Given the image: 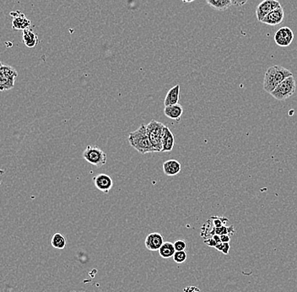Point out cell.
Listing matches in <instances>:
<instances>
[{
	"instance_id": "cell-21",
	"label": "cell",
	"mask_w": 297,
	"mask_h": 292,
	"mask_svg": "<svg viewBox=\"0 0 297 292\" xmlns=\"http://www.w3.org/2000/svg\"><path fill=\"white\" fill-rule=\"evenodd\" d=\"M16 80L5 78L2 75H0V91H5L10 90L15 86Z\"/></svg>"
},
{
	"instance_id": "cell-11",
	"label": "cell",
	"mask_w": 297,
	"mask_h": 292,
	"mask_svg": "<svg viewBox=\"0 0 297 292\" xmlns=\"http://www.w3.org/2000/svg\"><path fill=\"white\" fill-rule=\"evenodd\" d=\"M163 243H164L163 236H161V234L158 233V232L149 234L144 241L146 249L152 252L158 251L159 248L162 246Z\"/></svg>"
},
{
	"instance_id": "cell-29",
	"label": "cell",
	"mask_w": 297,
	"mask_h": 292,
	"mask_svg": "<svg viewBox=\"0 0 297 292\" xmlns=\"http://www.w3.org/2000/svg\"><path fill=\"white\" fill-rule=\"evenodd\" d=\"M181 1H182L183 3H192V2H194V1H195V0H181Z\"/></svg>"
},
{
	"instance_id": "cell-24",
	"label": "cell",
	"mask_w": 297,
	"mask_h": 292,
	"mask_svg": "<svg viewBox=\"0 0 297 292\" xmlns=\"http://www.w3.org/2000/svg\"><path fill=\"white\" fill-rule=\"evenodd\" d=\"M176 251H185L187 249V243L183 239H178L173 243Z\"/></svg>"
},
{
	"instance_id": "cell-15",
	"label": "cell",
	"mask_w": 297,
	"mask_h": 292,
	"mask_svg": "<svg viewBox=\"0 0 297 292\" xmlns=\"http://www.w3.org/2000/svg\"><path fill=\"white\" fill-rule=\"evenodd\" d=\"M22 40H23L25 47H29V48L36 47L39 42L38 35L29 28L22 31Z\"/></svg>"
},
{
	"instance_id": "cell-13",
	"label": "cell",
	"mask_w": 297,
	"mask_h": 292,
	"mask_svg": "<svg viewBox=\"0 0 297 292\" xmlns=\"http://www.w3.org/2000/svg\"><path fill=\"white\" fill-rule=\"evenodd\" d=\"M182 113H183V107L178 103L175 104V105L165 106V108H164V114L167 118L173 119V120H175L177 122H179L181 120Z\"/></svg>"
},
{
	"instance_id": "cell-12",
	"label": "cell",
	"mask_w": 297,
	"mask_h": 292,
	"mask_svg": "<svg viewBox=\"0 0 297 292\" xmlns=\"http://www.w3.org/2000/svg\"><path fill=\"white\" fill-rule=\"evenodd\" d=\"M175 145L174 135L167 126L164 127L162 134V152L172 151Z\"/></svg>"
},
{
	"instance_id": "cell-4",
	"label": "cell",
	"mask_w": 297,
	"mask_h": 292,
	"mask_svg": "<svg viewBox=\"0 0 297 292\" xmlns=\"http://www.w3.org/2000/svg\"><path fill=\"white\" fill-rule=\"evenodd\" d=\"M297 89V82L294 76H290L282 81L278 86L273 90L270 95L278 101H284L294 95Z\"/></svg>"
},
{
	"instance_id": "cell-14",
	"label": "cell",
	"mask_w": 297,
	"mask_h": 292,
	"mask_svg": "<svg viewBox=\"0 0 297 292\" xmlns=\"http://www.w3.org/2000/svg\"><path fill=\"white\" fill-rule=\"evenodd\" d=\"M163 171L166 176H176L181 171V166L177 160H168L163 163Z\"/></svg>"
},
{
	"instance_id": "cell-27",
	"label": "cell",
	"mask_w": 297,
	"mask_h": 292,
	"mask_svg": "<svg viewBox=\"0 0 297 292\" xmlns=\"http://www.w3.org/2000/svg\"><path fill=\"white\" fill-rule=\"evenodd\" d=\"M220 241L221 243H230L231 241V236H229L228 234L225 235H220Z\"/></svg>"
},
{
	"instance_id": "cell-19",
	"label": "cell",
	"mask_w": 297,
	"mask_h": 292,
	"mask_svg": "<svg viewBox=\"0 0 297 292\" xmlns=\"http://www.w3.org/2000/svg\"><path fill=\"white\" fill-rule=\"evenodd\" d=\"M66 238L61 233H57L53 235L51 240V244L53 246L54 249H65L66 247Z\"/></svg>"
},
{
	"instance_id": "cell-10",
	"label": "cell",
	"mask_w": 297,
	"mask_h": 292,
	"mask_svg": "<svg viewBox=\"0 0 297 292\" xmlns=\"http://www.w3.org/2000/svg\"><path fill=\"white\" fill-rule=\"evenodd\" d=\"M284 18H285V12L281 6L268 14L261 22L266 25L275 26L280 24L284 21Z\"/></svg>"
},
{
	"instance_id": "cell-2",
	"label": "cell",
	"mask_w": 297,
	"mask_h": 292,
	"mask_svg": "<svg viewBox=\"0 0 297 292\" xmlns=\"http://www.w3.org/2000/svg\"><path fill=\"white\" fill-rule=\"evenodd\" d=\"M291 73L287 68L282 66L275 65L267 69L264 79H263V89L268 92L271 93L282 81L290 76H292Z\"/></svg>"
},
{
	"instance_id": "cell-23",
	"label": "cell",
	"mask_w": 297,
	"mask_h": 292,
	"mask_svg": "<svg viewBox=\"0 0 297 292\" xmlns=\"http://www.w3.org/2000/svg\"><path fill=\"white\" fill-rule=\"evenodd\" d=\"M212 222L213 227L215 228H218V227H221L223 226H225V223L227 222V219L222 217H212L210 220Z\"/></svg>"
},
{
	"instance_id": "cell-22",
	"label": "cell",
	"mask_w": 297,
	"mask_h": 292,
	"mask_svg": "<svg viewBox=\"0 0 297 292\" xmlns=\"http://www.w3.org/2000/svg\"><path fill=\"white\" fill-rule=\"evenodd\" d=\"M188 258V254L186 251H176L173 255V259L177 264H183Z\"/></svg>"
},
{
	"instance_id": "cell-25",
	"label": "cell",
	"mask_w": 297,
	"mask_h": 292,
	"mask_svg": "<svg viewBox=\"0 0 297 292\" xmlns=\"http://www.w3.org/2000/svg\"><path fill=\"white\" fill-rule=\"evenodd\" d=\"M232 5L237 7L243 6L244 4L248 2V0H231Z\"/></svg>"
},
{
	"instance_id": "cell-8",
	"label": "cell",
	"mask_w": 297,
	"mask_h": 292,
	"mask_svg": "<svg viewBox=\"0 0 297 292\" xmlns=\"http://www.w3.org/2000/svg\"><path fill=\"white\" fill-rule=\"evenodd\" d=\"M10 16L12 17V28L16 31H24L31 25V21L20 11H13Z\"/></svg>"
},
{
	"instance_id": "cell-9",
	"label": "cell",
	"mask_w": 297,
	"mask_h": 292,
	"mask_svg": "<svg viewBox=\"0 0 297 292\" xmlns=\"http://www.w3.org/2000/svg\"><path fill=\"white\" fill-rule=\"evenodd\" d=\"M95 186L97 189L100 190L102 193H108L110 190L113 188V179L110 176L106 174H99L94 177Z\"/></svg>"
},
{
	"instance_id": "cell-26",
	"label": "cell",
	"mask_w": 297,
	"mask_h": 292,
	"mask_svg": "<svg viewBox=\"0 0 297 292\" xmlns=\"http://www.w3.org/2000/svg\"><path fill=\"white\" fill-rule=\"evenodd\" d=\"M204 243H206L207 245L212 247V248H215L217 245V243L215 240L213 239V237H210L208 239L204 240Z\"/></svg>"
},
{
	"instance_id": "cell-17",
	"label": "cell",
	"mask_w": 297,
	"mask_h": 292,
	"mask_svg": "<svg viewBox=\"0 0 297 292\" xmlns=\"http://www.w3.org/2000/svg\"><path fill=\"white\" fill-rule=\"evenodd\" d=\"M206 3L218 11H225L232 5L231 0H206Z\"/></svg>"
},
{
	"instance_id": "cell-6",
	"label": "cell",
	"mask_w": 297,
	"mask_h": 292,
	"mask_svg": "<svg viewBox=\"0 0 297 292\" xmlns=\"http://www.w3.org/2000/svg\"><path fill=\"white\" fill-rule=\"evenodd\" d=\"M279 7H281V4L278 0H263L256 8L257 19L262 21L268 14Z\"/></svg>"
},
{
	"instance_id": "cell-28",
	"label": "cell",
	"mask_w": 297,
	"mask_h": 292,
	"mask_svg": "<svg viewBox=\"0 0 297 292\" xmlns=\"http://www.w3.org/2000/svg\"><path fill=\"white\" fill-rule=\"evenodd\" d=\"M224 243V247H223L222 252L224 254L227 255L229 253V251H230V244L229 243Z\"/></svg>"
},
{
	"instance_id": "cell-3",
	"label": "cell",
	"mask_w": 297,
	"mask_h": 292,
	"mask_svg": "<svg viewBox=\"0 0 297 292\" xmlns=\"http://www.w3.org/2000/svg\"><path fill=\"white\" fill-rule=\"evenodd\" d=\"M165 126L157 120H151L146 125L148 135L156 152H162V134Z\"/></svg>"
},
{
	"instance_id": "cell-20",
	"label": "cell",
	"mask_w": 297,
	"mask_h": 292,
	"mask_svg": "<svg viewBox=\"0 0 297 292\" xmlns=\"http://www.w3.org/2000/svg\"><path fill=\"white\" fill-rule=\"evenodd\" d=\"M0 75H2L5 78L16 80L18 76V72L16 68H13L12 66L7 65L5 63H3V67L0 71Z\"/></svg>"
},
{
	"instance_id": "cell-18",
	"label": "cell",
	"mask_w": 297,
	"mask_h": 292,
	"mask_svg": "<svg viewBox=\"0 0 297 292\" xmlns=\"http://www.w3.org/2000/svg\"><path fill=\"white\" fill-rule=\"evenodd\" d=\"M158 252H159V256L161 258H170L173 257L176 250L173 243H170V242H166V243H163L162 246L159 248Z\"/></svg>"
},
{
	"instance_id": "cell-7",
	"label": "cell",
	"mask_w": 297,
	"mask_h": 292,
	"mask_svg": "<svg viewBox=\"0 0 297 292\" xmlns=\"http://www.w3.org/2000/svg\"><path fill=\"white\" fill-rule=\"evenodd\" d=\"M275 42L278 47H289L294 39V33L289 27H281L275 34Z\"/></svg>"
},
{
	"instance_id": "cell-5",
	"label": "cell",
	"mask_w": 297,
	"mask_h": 292,
	"mask_svg": "<svg viewBox=\"0 0 297 292\" xmlns=\"http://www.w3.org/2000/svg\"><path fill=\"white\" fill-rule=\"evenodd\" d=\"M83 158L91 165L101 167L106 163V154L97 146H88L83 152Z\"/></svg>"
},
{
	"instance_id": "cell-16",
	"label": "cell",
	"mask_w": 297,
	"mask_h": 292,
	"mask_svg": "<svg viewBox=\"0 0 297 292\" xmlns=\"http://www.w3.org/2000/svg\"><path fill=\"white\" fill-rule=\"evenodd\" d=\"M180 97V85L177 84L174 87L170 89L169 91L166 94V98L164 101L165 106H171L178 104Z\"/></svg>"
},
{
	"instance_id": "cell-1",
	"label": "cell",
	"mask_w": 297,
	"mask_h": 292,
	"mask_svg": "<svg viewBox=\"0 0 297 292\" xmlns=\"http://www.w3.org/2000/svg\"><path fill=\"white\" fill-rule=\"evenodd\" d=\"M130 146L142 155L156 152L148 135L146 125H141L138 129L131 132L128 135Z\"/></svg>"
}]
</instances>
